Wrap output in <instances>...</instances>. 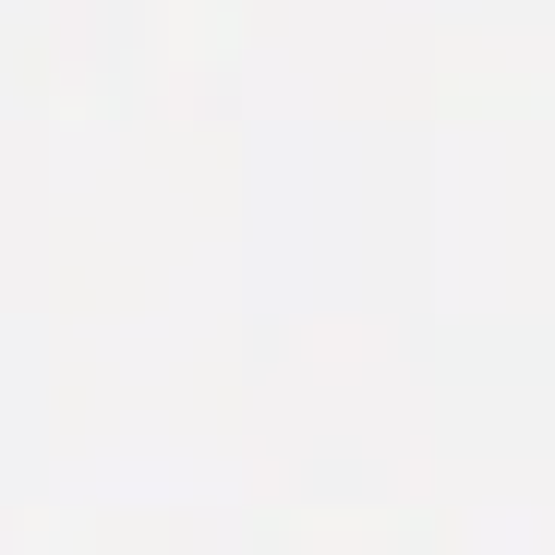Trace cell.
Wrapping results in <instances>:
<instances>
[]
</instances>
